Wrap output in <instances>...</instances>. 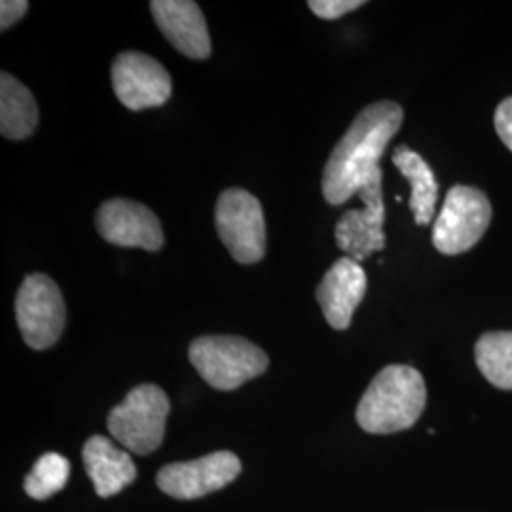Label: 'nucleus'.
Here are the masks:
<instances>
[{
    "instance_id": "f257e3e1",
    "label": "nucleus",
    "mask_w": 512,
    "mask_h": 512,
    "mask_svg": "<svg viewBox=\"0 0 512 512\" xmlns=\"http://www.w3.org/2000/svg\"><path fill=\"white\" fill-rule=\"evenodd\" d=\"M403 120V107L395 101L372 103L355 116L323 171V196L330 205H342L359 194L366 177L380 167L378 162Z\"/></svg>"
},
{
    "instance_id": "f03ea898",
    "label": "nucleus",
    "mask_w": 512,
    "mask_h": 512,
    "mask_svg": "<svg viewBox=\"0 0 512 512\" xmlns=\"http://www.w3.org/2000/svg\"><path fill=\"white\" fill-rule=\"evenodd\" d=\"M427 387L416 368L389 365L376 374L357 406V423L370 435H393L416 425Z\"/></svg>"
},
{
    "instance_id": "7ed1b4c3",
    "label": "nucleus",
    "mask_w": 512,
    "mask_h": 512,
    "mask_svg": "<svg viewBox=\"0 0 512 512\" xmlns=\"http://www.w3.org/2000/svg\"><path fill=\"white\" fill-rule=\"evenodd\" d=\"M188 357L203 380L219 391L238 389L270 365L262 349L239 336H200L190 344Z\"/></svg>"
},
{
    "instance_id": "20e7f679",
    "label": "nucleus",
    "mask_w": 512,
    "mask_h": 512,
    "mask_svg": "<svg viewBox=\"0 0 512 512\" xmlns=\"http://www.w3.org/2000/svg\"><path fill=\"white\" fill-rule=\"evenodd\" d=\"M169 408L171 404L162 387L137 385L122 403L110 410L107 420L109 433L137 456L152 454L164 442Z\"/></svg>"
},
{
    "instance_id": "39448f33",
    "label": "nucleus",
    "mask_w": 512,
    "mask_h": 512,
    "mask_svg": "<svg viewBox=\"0 0 512 512\" xmlns=\"http://www.w3.org/2000/svg\"><path fill=\"white\" fill-rule=\"evenodd\" d=\"M492 222V203L473 188L456 184L448 190L433 226V245L442 255L467 253L486 234Z\"/></svg>"
},
{
    "instance_id": "423d86ee",
    "label": "nucleus",
    "mask_w": 512,
    "mask_h": 512,
    "mask_svg": "<svg viewBox=\"0 0 512 512\" xmlns=\"http://www.w3.org/2000/svg\"><path fill=\"white\" fill-rule=\"evenodd\" d=\"M19 332L29 348H52L61 338L67 310L63 294L52 277L31 274L23 279L16 296Z\"/></svg>"
},
{
    "instance_id": "0eeeda50",
    "label": "nucleus",
    "mask_w": 512,
    "mask_h": 512,
    "mask_svg": "<svg viewBox=\"0 0 512 512\" xmlns=\"http://www.w3.org/2000/svg\"><path fill=\"white\" fill-rule=\"evenodd\" d=\"M215 224L228 253L239 264H255L266 253V219L262 205L243 188L219 196Z\"/></svg>"
},
{
    "instance_id": "6e6552de",
    "label": "nucleus",
    "mask_w": 512,
    "mask_h": 512,
    "mask_svg": "<svg viewBox=\"0 0 512 512\" xmlns=\"http://www.w3.org/2000/svg\"><path fill=\"white\" fill-rule=\"evenodd\" d=\"M365 209H349L336 224V243L349 258L363 262L385 247V205L382 192V169L376 167L365 179L357 194Z\"/></svg>"
},
{
    "instance_id": "1a4fd4ad",
    "label": "nucleus",
    "mask_w": 512,
    "mask_h": 512,
    "mask_svg": "<svg viewBox=\"0 0 512 512\" xmlns=\"http://www.w3.org/2000/svg\"><path fill=\"white\" fill-rule=\"evenodd\" d=\"M241 473V461L234 452L220 450L192 461L169 463L158 473L156 484L175 499H200L219 492Z\"/></svg>"
},
{
    "instance_id": "9d476101",
    "label": "nucleus",
    "mask_w": 512,
    "mask_h": 512,
    "mask_svg": "<svg viewBox=\"0 0 512 512\" xmlns=\"http://www.w3.org/2000/svg\"><path fill=\"white\" fill-rule=\"evenodd\" d=\"M112 90L129 110L162 107L171 97V76L154 57L141 52L118 55L110 69Z\"/></svg>"
},
{
    "instance_id": "9b49d317",
    "label": "nucleus",
    "mask_w": 512,
    "mask_h": 512,
    "mask_svg": "<svg viewBox=\"0 0 512 512\" xmlns=\"http://www.w3.org/2000/svg\"><path fill=\"white\" fill-rule=\"evenodd\" d=\"M95 222L99 236L116 247L160 251L164 245L162 224L143 203L109 200L99 207Z\"/></svg>"
},
{
    "instance_id": "f8f14e48",
    "label": "nucleus",
    "mask_w": 512,
    "mask_h": 512,
    "mask_svg": "<svg viewBox=\"0 0 512 512\" xmlns=\"http://www.w3.org/2000/svg\"><path fill=\"white\" fill-rule=\"evenodd\" d=\"M365 293V270L357 260L344 256L336 260L321 279L315 298L330 327L334 330H346L351 325L353 313L363 302Z\"/></svg>"
},
{
    "instance_id": "ddd939ff",
    "label": "nucleus",
    "mask_w": 512,
    "mask_h": 512,
    "mask_svg": "<svg viewBox=\"0 0 512 512\" xmlns=\"http://www.w3.org/2000/svg\"><path fill=\"white\" fill-rule=\"evenodd\" d=\"M150 10L169 44L190 59L211 55V38L202 8L192 0H152Z\"/></svg>"
},
{
    "instance_id": "4468645a",
    "label": "nucleus",
    "mask_w": 512,
    "mask_h": 512,
    "mask_svg": "<svg viewBox=\"0 0 512 512\" xmlns=\"http://www.w3.org/2000/svg\"><path fill=\"white\" fill-rule=\"evenodd\" d=\"M82 459L99 497L120 494L137 476L128 452L103 435H93L84 444Z\"/></svg>"
},
{
    "instance_id": "2eb2a0df",
    "label": "nucleus",
    "mask_w": 512,
    "mask_h": 512,
    "mask_svg": "<svg viewBox=\"0 0 512 512\" xmlns=\"http://www.w3.org/2000/svg\"><path fill=\"white\" fill-rule=\"evenodd\" d=\"M38 107L33 93L12 74H0V133L10 141H21L35 133Z\"/></svg>"
},
{
    "instance_id": "dca6fc26",
    "label": "nucleus",
    "mask_w": 512,
    "mask_h": 512,
    "mask_svg": "<svg viewBox=\"0 0 512 512\" xmlns=\"http://www.w3.org/2000/svg\"><path fill=\"white\" fill-rule=\"evenodd\" d=\"M393 164L403 173L404 179L412 186L410 209L418 226H427L435 217L439 198V183L429 164L412 148L397 147L393 152Z\"/></svg>"
},
{
    "instance_id": "f3484780",
    "label": "nucleus",
    "mask_w": 512,
    "mask_h": 512,
    "mask_svg": "<svg viewBox=\"0 0 512 512\" xmlns=\"http://www.w3.org/2000/svg\"><path fill=\"white\" fill-rule=\"evenodd\" d=\"M475 359L482 376L497 389L512 391V332H486L476 342Z\"/></svg>"
},
{
    "instance_id": "a211bd4d",
    "label": "nucleus",
    "mask_w": 512,
    "mask_h": 512,
    "mask_svg": "<svg viewBox=\"0 0 512 512\" xmlns=\"http://www.w3.org/2000/svg\"><path fill=\"white\" fill-rule=\"evenodd\" d=\"M69 475H71L69 459L63 458L61 454L50 452L38 459L33 471L25 478L23 488L29 497L44 501L67 486Z\"/></svg>"
},
{
    "instance_id": "6ab92c4d",
    "label": "nucleus",
    "mask_w": 512,
    "mask_h": 512,
    "mask_svg": "<svg viewBox=\"0 0 512 512\" xmlns=\"http://www.w3.org/2000/svg\"><path fill=\"white\" fill-rule=\"evenodd\" d=\"M311 12L321 19H338L365 6L363 0H310Z\"/></svg>"
},
{
    "instance_id": "aec40b11",
    "label": "nucleus",
    "mask_w": 512,
    "mask_h": 512,
    "mask_svg": "<svg viewBox=\"0 0 512 512\" xmlns=\"http://www.w3.org/2000/svg\"><path fill=\"white\" fill-rule=\"evenodd\" d=\"M494 124L499 139L512 152V97L499 103V107L495 109Z\"/></svg>"
},
{
    "instance_id": "412c9836",
    "label": "nucleus",
    "mask_w": 512,
    "mask_h": 512,
    "mask_svg": "<svg viewBox=\"0 0 512 512\" xmlns=\"http://www.w3.org/2000/svg\"><path fill=\"white\" fill-rule=\"evenodd\" d=\"M29 10L27 0H2L0 2V29L8 31L14 27L19 19L23 18Z\"/></svg>"
}]
</instances>
